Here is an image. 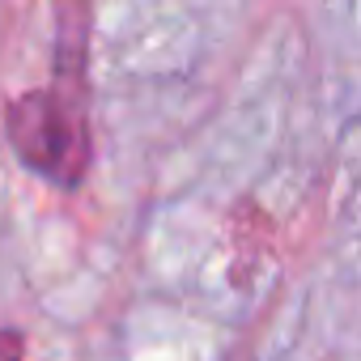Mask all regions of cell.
<instances>
[{"mask_svg": "<svg viewBox=\"0 0 361 361\" xmlns=\"http://www.w3.org/2000/svg\"><path fill=\"white\" fill-rule=\"evenodd\" d=\"M0 361H26V336L5 327L0 331Z\"/></svg>", "mask_w": 361, "mask_h": 361, "instance_id": "2", "label": "cell"}, {"mask_svg": "<svg viewBox=\"0 0 361 361\" xmlns=\"http://www.w3.org/2000/svg\"><path fill=\"white\" fill-rule=\"evenodd\" d=\"M5 136L13 157L51 188H81L94 166V123H90V77H85V35L64 30L56 47V77L26 90L5 111Z\"/></svg>", "mask_w": 361, "mask_h": 361, "instance_id": "1", "label": "cell"}]
</instances>
